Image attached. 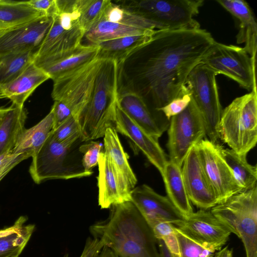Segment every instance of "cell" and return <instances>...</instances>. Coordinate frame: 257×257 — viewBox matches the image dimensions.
<instances>
[{
    "instance_id": "33",
    "label": "cell",
    "mask_w": 257,
    "mask_h": 257,
    "mask_svg": "<svg viewBox=\"0 0 257 257\" xmlns=\"http://www.w3.org/2000/svg\"><path fill=\"white\" fill-rule=\"evenodd\" d=\"M101 19L137 28L158 30L157 25L154 22L124 9L111 1Z\"/></svg>"
},
{
    "instance_id": "1",
    "label": "cell",
    "mask_w": 257,
    "mask_h": 257,
    "mask_svg": "<svg viewBox=\"0 0 257 257\" xmlns=\"http://www.w3.org/2000/svg\"><path fill=\"white\" fill-rule=\"evenodd\" d=\"M215 42L201 28L157 30L118 64V92H134L159 110L179 94Z\"/></svg>"
},
{
    "instance_id": "39",
    "label": "cell",
    "mask_w": 257,
    "mask_h": 257,
    "mask_svg": "<svg viewBox=\"0 0 257 257\" xmlns=\"http://www.w3.org/2000/svg\"><path fill=\"white\" fill-rule=\"evenodd\" d=\"M79 152L84 154L82 165L85 171H91V169L98 164L99 155L103 152L102 145L98 142L91 141L79 148Z\"/></svg>"
},
{
    "instance_id": "19",
    "label": "cell",
    "mask_w": 257,
    "mask_h": 257,
    "mask_svg": "<svg viewBox=\"0 0 257 257\" xmlns=\"http://www.w3.org/2000/svg\"><path fill=\"white\" fill-rule=\"evenodd\" d=\"M98 205L101 209L131 201L130 189L117 173L110 159L104 153L100 154L98 162Z\"/></svg>"
},
{
    "instance_id": "48",
    "label": "cell",
    "mask_w": 257,
    "mask_h": 257,
    "mask_svg": "<svg viewBox=\"0 0 257 257\" xmlns=\"http://www.w3.org/2000/svg\"><path fill=\"white\" fill-rule=\"evenodd\" d=\"M7 109V108L0 107V123L1 122L3 117Z\"/></svg>"
},
{
    "instance_id": "28",
    "label": "cell",
    "mask_w": 257,
    "mask_h": 257,
    "mask_svg": "<svg viewBox=\"0 0 257 257\" xmlns=\"http://www.w3.org/2000/svg\"><path fill=\"white\" fill-rule=\"evenodd\" d=\"M157 31L111 22L101 19L85 34L83 38L87 41V45L96 46L102 41L127 36L153 34Z\"/></svg>"
},
{
    "instance_id": "20",
    "label": "cell",
    "mask_w": 257,
    "mask_h": 257,
    "mask_svg": "<svg viewBox=\"0 0 257 257\" xmlns=\"http://www.w3.org/2000/svg\"><path fill=\"white\" fill-rule=\"evenodd\" d=\"M43 42L35 52L34 58L55 57L65 54L82 44L85 32L80 25L67 30L62 27L56 13Z\"/></svg>"
},
{
    "instance_id": "30",
    "label": "cell",
    "mask_w": 257,
    "mask_h": 257,
    "mask_svg": "<svg viewBox=\"0 0 257 257\" xmlns=\"http://www.w3.org/2000/svg\"><path fill=\"white\" fill-rule=\"evenodd\" d=\"M154 34L127 36L100 42L96 45L99 48L98 58L112 59L118 63L149 41Z\"/></svg>"
},
{
    "instance_id": "50",
    "label": "cell",
    "mask_w": 257,
    "mask_h": 257,
    "mask_svg": "<svg viewBox=\"0 0 257 257\" xmlns=\"http://www.w3.org/2000/svg\"><path fill=\"white\" fill-rule=\"evenodd\" d=\"M5 31L0 30V36L4 33Z\"/></svg>"
},
{
    "instance_id": "44",
    "label": "cell",
    "mask_w": 257,
    "mask_h": 257,
    "mask_svg": "<svg viewBox=\"0 0 257 257\" xmlns=\"http://www.w3.org/2000/svg\"><path fill=\"white\" fill-rule=\"evenodd\" d=\"M27 218L25 216L20 217L11 226L0 230V238L15 233L19 232L26 221Z\"/></svg>"
},
{
    "instance_id": "34",
    "label": "cell",
    "mask_w": 257,
    "mask_h": 257,
    "mask_svg": "<svg viewBox=\"0 0 257 257\" xmlns=\"http://www.w3.org/2000/svg\"><path fill=\"white\" fill-rule=\"evenodd\" d=\"M80 17L79 24L86 33L102 18L110 1L77 0Z\"/></svg>"
},
{
    "instance_id": "9",
    "label": "cell",
    "mask_w": 257,
    "mask_h": 257,
    "mask_svg": "<svg viewBox=\"0 0 257 257\" xmlns=\"http://www.w3.org/2000/svg\"><path fill=\"white\" fill-rule=\"evenodd\" d=\"M217 74L204 64H198L188 75L185 85L203 118L209 140L217 143L222 111L216 80Z\"/></svg>"
},
{
    "instance_id": "46",
    "label": "cell",
    "mask_w": 257,
    "mask_h": 257,
    "mask_svg": "<svg viewBox=\"0 0 257 257\" xmlns=\"http://www.w3.org/2000/svg\"><path fill=\"white\" fill-rule=\"evenodd\" d=\"M97 257H118L110 248L104 246Z\"/></svg>"
},
{
    "instance_id": "22",
    "label": "cell",
    "mask_w": 257,
    "mask_h": 257,
    "mask_svg": "<svg viewBox=\"0 0 257 257\" xmlns=\"http://www.w3.org/2000/svg\"><path fill=\"white\" fill-rule=\"evenodd\" d=\"M216 2L238 21L236 42L245 44L243 48L256 62L257 24L249 5L243 0H217Z\"/></svg>"
},
{
    "instance_id": "11",
    "label": "cell",
    "mask_w": 257,
    "mask_h": 257,
    "mask_svg": "<svg viewBox=\"0 0 257 257\" xmlns=\"http://www.w3.org/2000/svg\"><path fill=\"white\" fill-rule=\"evenodd\" d=\"M167 130L169 160L181 168L191 148L206 135L203 118L192 98L183 111L170 118Z\"/></svg>"
},
{
    "instance_id": "43",
    "label": "cell",
    "mask_w": 257,
    "mask_h": 257,
    "mask_svg": "<svg viewBox=\"0 0 257 257\" xmlns=\"http://www.w3.org/2000/svg\"><path fill=\"white\" fill-rule=\"evenodd\" d=\"M27 3L35 10L48 16L52 17L56 10L55 0H31Z\"/></svg>"
},
{
    "instance_id": "37",
    "label": "cell",
    "mask_w": 257,
    "mask_h": 257,
    "mask_svg": "<svg viewBox=\"0 0 257 257\" xmlns=\"http://www.w3.org/2000/svg\"><path fill=\"white\" fill-rule=\"evenodd\" d=\"M175 231L178 243L180 257H214V251L204 247L175 226Z\"/></svg>"
},
{
    "instance_id": "25",
    "label": "cell",
    "mask_w": 257,
    "mask_h": 257,
    "mask_svg": "<svg viewBox=\"0 0 257 257\" xmlns=\"http://www.w3.org/2000/svg\"><path fill=\"white\" fill-rule=\"evenodd\" d=\"M167 197L184 217L193 212L183 181L181 168L169 160L161 175Z\"/></svg>"
},
{
    "instance_id": "2",
    "label": "cell",
    "mask_w": 257,
    "mask_h": 257,
    "mask_svg": "<svg viewBox=\"0 0 257 257\" xmlns=\"http://www.w3.org/2000/svg\"><path fill=\"white\" fill-rule=\"evenodd\" d=\"M109 217L90 227L93 237L118 257H161L153 230L134 204L112 205Z\"/></svg>"
},
{
    "instance_id": "53",
    "label": "cell",
    "mask_w": 257,
    "mask_h": 257,
    "mask_svg": "<svg viewBox=\"0 0 257 257\" xmlns=\"http://www.w3.org/2000/svg\"><path fill=\"white\" fill-rule=\"evenodd\" d=\"M3 179V178L2 177H0V182L1 181V180Z\"/></svg>"
},
{
    "instance_id": "29",
    "label": "cell",
    "mask_w": 257,
    "mask_h": 257,
    "mask_svg": "<svg viewBox=\"0 0 257 257\" xmlns=\"http://www.w3.org/2000/svg\"><path fill=\"white\" fill-rule=\"evenodd\" d=\"M48 16L39 12L27 1L0 0V30L7 31L39 18Z\"/></svg>"
},
{
    "instance_id": "16",
    "label": "cell",
    "mask_w": 257,
    "mask_h": 257,
    "mask_svg": "<svg viewBox=\"0 0 257 257\" xmlns=\"http://www.w3.org/2000/svg\"><path fill=\"white\" fill-rule=\"evenodd\" d=\"M113 127L117 132L130 140L148 160L162 174L168 160L164 150L155 139L137 125L116 104Z\"/></svg>"
},
{
    "instance_id": "6",
    "label": "cell",
    "mask_w": 257,
    "mask_h": 257,
    "mask_svg": "<svg viewBox=\"0 0 257 257\" xmlns=\"http://www.w3.org/2000/svg\"><path fill=\"white\" fill-rule=\"evenodd\" d=\"M242 241L246 257H257V187L236 193L211 209Z\"/></svg>"
},
{
    "instance_id": "40",
    "label": "cell",
    "mask_w": 257,
    "mask_h": 257,
    "mask_svg": "<svg viewBox=\"0 0 257 257\" xmlns=\"http://www.w3.org/2000/svg\"><path fill=\"white\" fill-rule=\"evenodd\" d=\"M52 134L55 139L60 143L64 142L75 136H80L77 118L71 116L53 131Z\"/></svg>"
},
{
    "instance_id": "49",
    "label": "cell",
    "mask_w": 257,
    "mask_h": 257,
    "mask_svg": "<svg viewBox=\"0 0 257 257\" xmlns=\"http://www.w3.org/2000/svg\"><path fill=\"white\" fill-rule=\"evenodd\" d=\"M20 254H19V253H14V254H11L10 255L6 256L5 257H19Z\"/></svg>"
},
{
    "instance_id": "54",
    "label": "cell",
    "mask_w": 257,
    "mask_h": 257,
    "mask_svg": "<svg viewBox=\"0 0 257 257\" xmlns=\"http://www.w3.org/2000/svg\"><path fill=\"white\" fill-rule=\"evenodd\" d=\"M0 98H1V96H0Z\"/></svg>"
},
{
    "instance_id": "14",
    "label": "cell",
    "mask_w": 257,
    "mask_h": 257,
    "mask_svg": "<svg viewBox=\"0 0 257 257\" xmlns=\"http://www.w3.org/2000/svg\"><path fill=\"white\" fill-rule=\"evenodd\" d=\"M181 172L190 202L200 209L208 210L218 204L214 191L203 168L197 145L186 157Z\"/></svg>"
},
{
    "instance_id": "42",
    "label": "cell",
    "mask_w": 257,
    "mask_h": 257,
    "mask_svg": "<svg viewBox=\"0 0 257 257\" xmlns=\"http://www.w3.org/2000/svg\"><path fill=\"white\" fill-rule=\"evenodd\" d=\"M104 246L102 241L96 237H88L80 257H97Z\"/></svg>"
},
{
    "instance_id": "3",
    "label": "cell",
    "mask_w": 257,
    "mask_h": 257,
    "mask_svg": "<svg viewBox=\"0 0 257 257\" xmlns=\"http://www.w3.org/2000/svg\"><path fill=\"white\" fill-rule=\"evenodd\" d=\"M118 96L117 62L101 59L90 97L77 118L82 141L103 137L106 128L113 126Z\"/></svg>"
},
{
    "instance_id": "31",
    "label": "cell",
    "mask_w": 257,
    "mask_h": 257,
    "mask_svg": "<svg viewBox=\"0 0 257 257\" xmlns=\"http://www.w3.org/2000/svg\"><path fill=\"white\" fill-rule=\"evenodd\" d=\"M222 157L232 171L234 177L243 190L256 186V165L249 164L246 156L240 155L230 149L222 147Z\"/></svg>"
},
{
    "instance_id": "51",
    "label": "cell",
    "mask_w": 257,
    "mask_h": 257,
    "mask_svg": "<svg viewBox=\"0 0 257 257\" xmlns=\"http://www.w3.org/2000/svg\"><path fill=\"white\" fill-rule=\"evenodd\" d=\"M214 257H218V254L217 252L215 253Z\"/></svg>"
},
{
    "instance_id": "18",
    "label": "cell",
    "mask_w": 257,
    "mask_h": 257,
    "mask_svg": "<svg viewBox=\"0 0 257 257\" xmlns=\"http://www.w3.org/2000/svg\"><path fill=\"white\" fill-rule=\"evenodd\" d=\"M118 106L140 127L158 140L167 131L170 120L161 111L151 109L137 94L124 92L118 94Z\"/></svg>"
},
{
    "instance_id": "36",
    "label": "cell",
    "mask_w": 257,
    "mask_h": 257,
    "mask_svg": "<svg viewBox=\"0 0 257 257\" xmlns=\"http://www.w3.org/2000/svg\"><path fill=\"white\" fill-rule=\"evenodd\" d=\"M157 239L162 240L173 255L180 257L174 225L164 220L156 221L149 225Z\"/></svg>"
},
{
    "instance_id": "52",
    "label": "cell",
    "mask_w": 257,
    "mask_h": 257,
    "mask_svg": "<svg viewBox=\"0 0 257 257\" xmlns=\"http://www.w3.org/2000/svg\"><path fill=\"white\" fill-rule=\"evenodd\" d=\"M63 257H68V254L66 253Z\"/></svg>"
},
{
    "instance_id": "17",
    "label": "cell",
    "mask_w": 257,
    "mask_h": 257,
    "mask_svg": "<svg viewBox=\"0 0 257 257\" xmlns=\"http://www.w3.org/2000/svg\"><path fill=\"white\" fill-rule=\"evenodd\" d=\"M131 198L149 225L158 220L175 225L184 218L167 196L159 194L147 185L132 189Z\"/></svg>"
},
{
    "instance_id": "38",
    "label": "cell",
    "mask_w": 257,
    "mask_h": 257,
    "mask_svg": "<svg viewBox=\"0 0 257 257\" xmlns=\"http://www.w3.org/2000/svg\"><path fill=\"white\" fill-rule=\"evenodd\" d=\"M191 100V94L184 85L179 95L159 110L168 119L183 111Z\"/></svg>"
},
{
    "instance_id": "13",
    "label": "cell",
    "mask_w": 257,
    "mask_h": 257,
    "mask_svg": "<svg viewBox=\"0 0 257 257\" xmlns=\"http://www.w3.org/2000/svg\"><path fill=\"white\" fill-rule=\"evenodd\" d=\"M174 226L191 239L214 252L222 248L231 233L207 210L193 212Z\"/></svg>"
},
{
    "instance_id": "8",
    "label": "cell",
    "mask_w": 257,
    "mask_h": 257,
    "mask_svg": "<svg viewBox=\"0 0 257 257\" xmlns=\"http://www.w3.org/2000/svg\"><path fill=\"white\" fill-rule=\"evenodd\" d=\"M80 136L60 143L52 132L39 152L32 157L29 172L34 182L40 184L50 179H70L90 176L92 171L78 169L67 162L70 149Z\"/></svg>"
},
{
    "instance_id": "5",
    "label": "cell",
    "mask_w": 257,
    "mask_h": 257,
    "mask_svg": "<svg viewBox=\"0 0 257 257\" xmlns=\"http://www.w3.org/2000/svg\"><path fill=\"white\" fill-rule=\"evenodd\" d=\"M219 138L237 154L247 156L257 142L256 91L236 97L222 110Z\"/></svg>"
},
{
    "instance_id": "21",
    "label": "cell",
    "mask_w": 257,
    "mask_h": 257,
    "mask_svg": "<svg viewBox=\"0 0 257 257\" xmlns=\"http://www.w3.org/2000/svg\"><path fill=\"white\" fill-rule=\"evenodd\" d=\"M99 51L97 46L81 44L74 50L60 56L34 58L33 62L54 80L93 61L98 58Z\"/></svg>"
},
{
    "instance_id": "27",
    "label": "cell",
    "mask_w": 257,
    "mask_h": 257,
    "mask_svg": "<svg viewBox=\"0 0 257 257\" xmlns=\"http://www.w3.org/2000/svg\"><path fill=\"white\" fill-rule=\"evenodd\" d=\"M27 111L24 107L12 104L3 117L0 123V155L14 148L25 128Z\"/></svg>"
},
{
    "instance_id": "23",
    "label": "cell",
    "mask_w": 257,
    "mask_h": 257,
    "mask_svg": "<svg viewBox=\"0 0 257 257\" xmlns=\"http://www.w3.org/2000/svg\"><path fill=\"white\" fill-rule=\"evenodd\" d=\"M50 79L49 76L33 62L15 79L0 86V96L9 98L12 104L24 107V103L34 90Z\"/></svg>"
},
{
    "instance_id": "45",
    "label": "cell",
    "mask_w": 257,
    "mask_h": 257,
    "mask_svg": "<svg viewBox=\"0 0 257 257\" xmlns=\"http://www.w3.org/2000/svg\"><path fill=\"white\" fill-rule=\"evenodd\" d=\"M159 250L161 257H174L173 254L169 251L164 242L157 239Z\"/></svg>"
},
{
    "instance_id": "10",
    "label": "cell",
    "mask_w": 257,
    "mask_h": 257,
    "mask_svg": "<svg viewBox=\"0 0 257 257\" xmlns=\"http://www.w3.org/2000/svg\"><path fill=\"white\" fill-rule=\"evenodd\" d=\"M201 62L217 75L223 74L240 87L256 91V62L243 48L215 41Z\"/></svg>"
},
{
    "instance_id": "35",
    "label": "cell",
    "mask_w": 257,
    "mask_h": 257,
    "mask_svg": "<svg viewBox=\"0 0 257 257\" xmlns=\"http://www.w3.org/2000/svg\"><path fill=\"white\" fill-rule=\"evenodd\" d=\"M35 228L34 225L24 226L18 233L0 238V257L14 253L21 254L28 242Z\"/></svg>"
},
{
    "instance_id": "26",
    "label": "cell",
    "mask_w": 257,
    "mask_h": 257,
    "mask_svg": "<svg viewBox=\"0 0 257 257\" xmlns=\"http://www.w3.org/2000/svg\"><path fill=\"white\" fill-rule=\"evenodd\" d=\"M53 125L54 115L50 110L38 123L24 129L12 151L15 153H26L32 158L39 152L53 132Z\"/></svg>"
},
{
    "instance_id": "15",
    "label": "cell",
    "mask_w": 257,
    "mask_h": 257,
    "mask_svg": "<svg viewBox=\"0 0 257 257\" xmlns=\"http://www.w3.org/2000/svg\"><path fill=\"white\" fill-rule=\"evenodd\" d=\"M53 22L51 16H45L7 30L0 36V56L36 51Z\"/></svg>"
},
{
    "instance_id": "7",
    "label": "cell",
    "mask_w": 257,
    "mask_h": 257,
    "mask_svg": "<svg viewBox=\"0 0 257 257\" xmlns=\"http://www.w3.org/2000/svg\"><path fill=\"white\" fill-rule=\"evenodd\" d=\"M203 0H141L116 1L124 9L155 23L158 30L200 28L194 17Z\"/></svg>"
},
{
    "instance_id": "24",
    "label": "cell",
    "mask_w": 257,
    "mask_h": 257,
    "mask_svg": "<svg viewBox=\"0 0 257 257\" xmlns=\"http://www.w3.org/2000/svg\"><path fill=\"white\" fill-rule=\"evenodd\" d=\"M104 153L110 159L119 176L125 182L131 190L133 189L137 179L128 161L119 139L117 132L112 126L108 127L103 137Z\"/></svg>"
},
{
    "instance_id": "12",
    "label": "cell",
    "mask_w": 257,
    "mask_h": 257,
    "mask_svg": "<svg viewBox=\"0 0 257 257\" xmlns=\"http://www.w3.org/2000/svg\"><path fill=\"white\" fill-rule=\"evenodd\" d=\"M197 147L203 168L216 196L218 204L243 191L224 160L222 147L219 144L203 139L197 144Z\"/></svg>"
},
{
    "instance_id": "47",
    "label": "cell",
    "mask_w": 257,
    "mask_h": 257,
    "mask_svg": "<svg viewBox=\"0 0 257 257\" xmlns=\"http://www.w3.org/2000/svg\"><path fill=\"white\" fill-rule=\"evenodd\" d=\"M218 257H232V249L226 246L218 251Z\"/></svg>"
},
{
    "instance_id": "41",
    "label": "cell",
    "mask_w": 257,
    "mask_h": 257,
    "mask_svg": "<svg viewBox=\"0 0 257 257\" xmlns=\"http://www.w3.org/2000/svg\"><path fill=\"white\" fill-rule=\"evenodd\" d=\"M30 158L26 153H15L12 150L0 155V177H5L15 167Z\"/></svg>"
},
{
    "instance_id": "32",
    "label": "cell",
    "mask_w": 257,
    "mask_h": 257,
    "mask_svg": "<svg viewBox=\"0 0 257 257\" xmlns=\"http://www.w3.org/2000/svg\"><path fill=\"white\" fill-rule=\"evenodd\" d=\"M35 52L29 51L0 56V86L18 77L33 62Z\"/></svg>"
},
{
    "instance_id": "4",
    "label": "cell",
    "mask_w": 257,
    "mask_h": 257,
    "mask_svg": "<svg viewBox=\"0 0 257 257\" xmlns=\"http://www.w3.org/2000/svg\"><path fill=\"white\" fill-rule=\"evenodd\" d=\"M100 60L97 58L53 80V130L71 116L77 119L90 97Z\"/></svg>"
}]
</instances>
